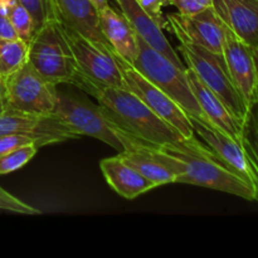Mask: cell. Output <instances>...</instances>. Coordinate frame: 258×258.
<instances>
[{
  "label": "cell",
  "instance_id": "cell-26",
  "mask_svg": "<svg viewBox=\"0 0 258 258\" xmlns=\"http://www.w3.org/2000/svg\"><path fill=\"white\" fill-rule=\"evenodd\" d=\"M0 209L2 211H9L18 214H27V216H37L42 212L29 204L24 203L19 198L14 197L0 186Z\"/></svg>",
  "mask_w": 258,
  "mask_h": 258
},
{
  "label": "cell",
  "instance_id": "cell-16",
  "mask_svg": "<svg viewBox=\"0 0 258 258\" xmlns=\"http://www.w3.org/2000/svg\"><path fill=\"white\" fill-rule=\"evenodd\" d=\"M123 17L127 19L133 29L139 37L143 38L154 49L165 55L176 67L186 70L185 64L180 59L176 50L171 47L168 38L164 35L163 29L155 23V20L139 5L136 0H116Z\"/></svg>",
  "mask_w": 258,
  "mask_h": 258
},
{
  "label": "cell",
  "instance_id": "cell-7",
  "mask_svg": "<svg viewBox=\"0 0 258 258\" xmlns=\"http://www.w3.org/2000/svg\"><path fill=\"white\" fill-rule=\"evenodd\" d=\"M53 112L57 113L80 136L97 139L120 153L123 150L121 140L115 133L118 123L101 105H95L87 98L63 92L57 87Z\"/></svg>",
  "mask_w": 258,
  "mask_h": 258
},
{
  "label": "cell",
  "instance_id": "cell-22",
  "mask_svg": "<svg viewBox=\"0 0 258 258\" xmlns=\"http://www.w3.org/2000/svg\"><path fill=\"white\" fill-rule=\"evenodd\" d=\"M5 13L17 32L18 38L29 43L35 33L34 22L29 12L18 0H9L5 5Z\"/></svg>",
  "mask_w": 258,
  "mask_h": 258
},
{
  "label": "cell",
  "instance_id": "cell-15",
  "mask_svg": "<svg viewBox=\"0 0 258 258\" xmlns=\"http://www.w3.org/2000/svg\"><path fill=\"white\" fill-rule=\"evenodd\" d=\"M54 18L92 42L110 45L101 30L98 10L91 0H50Z\"/></svg>",
  "mask_w": 258,
  "mask_h": 258
},
{
  "label": "cell",
  "instance_id": "cell-33",
  "mask_svg": "<svg viewBox=\"0 0 258 258\" xmlns=\"http://www.w3.org/2000/svg\"><path fill=\"white\" fill-rule=\"evenodd\" d=\"M254 59H256V63H257V68H258V54L254 55Z\"/></svg>",
  "mask_w": 258,
  "mask_h": 258
},
{
  "label": "cell",
  "instance_id": "cell-32",
  "mask_svg": "<svg viewBox=\"0 0 258 258\" xmlns=\"http://www.w3.org/2000/svg\"><path fill=\"white\" fill-rule=\"evenodd\" d=\"M91 2H92V4L95 5L97 10L103 9V8L108 5V0H91Z\"/></svg>",
  "mask_w": 258,
  "mask_h": 258
},
{
  "label": "cell",
  "instance_id": "cell-28",
  "mask_svg": "<svg viewBox=\"0 0 258 258\" xmlns=\"http://www.w3.org/2000/svg\"><path fill=\"white\" fill-rule=\"evenodd\" d=\"M32 144L37 146L34 139L29 138V136L22 135V134H7V135H0V155L8 153V151L14 150V149L22 148V146L32 145Z\"/></svg>",
  "mask_w": 258,
  "mask_h": 258
},
{
  "label": "cell",
  "instance_id": "cell-30",
  "mask_svg": "<svg viewBox=\"0 0 258 258\" xmlns=\"http://www.w3.org/2000/svg\"><path fill=\"white\" fill-rule=\"evenodd\" d=\"M18 38L17 32L13 28L5 9L0 8V39H15Z\"/></svg>",
  "mask_w": 258,
  "mask_h": 258
},
{
  "label": "cell",
  "instance_id": "cell-17",
  "mask_svg": "<svg viewBox=\"0 0 258 258\" xmlns=\"http://www.w3.org/2000/svg\"><path fill=\"white\" fill-rule=\"evenodd\" d=\"M185 73L191 91L203 111L206 121L234 141L242 144V123L229 112L226 105L199 80L198 76L190 68H186Z\"/></svg>",
  "mask_w": 258,
  "mask_h": 258
},
{
  "label": "cell",
  "instance_id": "cell-21",
  "mask_svg": "<svg viewBox=\"0 0 258 258\" xmlns=\"http://www.w3.org/2000/svg\"><path fill=\"white\" fill-rule=\"evenodd\" d=\"M28 60V43L20 38L0 39V76L3 78L19 70Z\"/></svg>",
  "mask_w": 258,
  "mask_h": 258
},
{
  "label": "cell",
  "instance_id": "cell-8",
  "mask_svg": "<svg viewBox=\"0 0 258 258\" xmlns=\"http://www.w3.org/2000/svg\"><path fill=\"white\" fill-rule=\"evenodd\" d=\"M7 110L28 113H52L57 86L48 82L29 60L4 78Z\"/></svg>",
  "mask_w": 258,
  "mask_h": 258
},
{
  "label": "cell",
  "instance_id": "cell-12",
  "mask_svg": "<svg viewBox=\"0 0 258 258\" xmlns=\"http://www.w3.org/2000/svg\"><path fill=\"white\" fill-rule=\"evenodd\" d=\"M222 54L232 82L249 108L258 101V68L253 50L224 25Z\"/></svg>",
  "mask_w": 258,
  "mask_h": 258
},
{
  "label": "cell",
  "instance_id": "cell-2",
  "mask_svg": "<svg viewBox=\"0 0 258 258\" xmlns=\"http://www.w3.org/2000/svg\"><path fill=\"white\" fill-rule=\"evenodd\" d=\"M91 96L97 98L98 103L121 127L150 145L163 146L186 140L175 127L126 88L93 87Z\"/></svg>",
  "mask_w": 258,
  "mask_h": 258
},
{
  "label": "cell",
  "instance_id": "cell-31",
  "mask_svg": "<svg viewBox=\"0 0 258 258\" xmlns=\"http://www.w3.org/2000/svg\"><path fill=\"white\" fill-rule=\"evenodd\" d=\"M7 110V101H5V85L4 78L0 76V115Z\"/></svg>",
  "mask_w": 258,
  "mask_h": 258
},
{
  "label": "cell",
  "instance_id": "cell-13",
  "mask_svg": "<svg viewBox=\"0 0 258 258\" xmlns=\"http://www.w3.org/2000/svg\"><path fill=\"white\" fill-rule=\"evenodd\" d=\"M166 29L170 32L178 30L206 49L217 54L223 53L224 24L212 5L188 15L173 13L166 15Z\"/></svg>",
  "mask_w": 258,
  "mask_h": 258
},
{
  "label": "cell",
  "instance_id": "cell-29",
  "mask_svg": "<svg viewBox=\"0 0 258 258\" xmlns=\"http://www.w3.org/2000/svg\"><path fill=\"white\" fill-rule=\"evenodd\" d=\"M171 5L178 9L179 14L188 15L211 7L212 0H170Z\"/></svg>",
  "mask_w": 258,
  "mask_h": 258
},
{
  "label": "cell",
  "instance_id": "cell-25",
  "mask_svg": "<svg viewBox=\"0 0 258 258\" xmlns=\"http://www.w3.org/2000/svg\"><path fill=\"white\" fill-rule=\"evenodd\" d=\"M32 15L35 30L39 29L48 20L54 19L50 0H18Z\"/></svg>",
  "mask_w": 258,
  "mask_h": 258
},
{
  "label": "cell",
  "instance_id": "cell-19",
  "mask_svg": "<svg viewBox=\"0 0 258 258\" xmlns=\"http://www.w3.org/2000/svg\"><path fill=\"white\" fill-rule=\"evenodd\" d=\"M98 20L110 47L121 58L133 63L138 55V35L122 13L107 5L98 10Z\"/></svg>",
  "mask_w": 258,
  "mask_h": 258
},
{
  "label": "cell",
  "instance_id": "cell-18",
  "mask_svg": "<svg viewBox=\"0 0 258 258\" xmlns=\"http://www.w3.org/2000/svg\"><path fill=\"white\" fill-rule=\"evenodd\" d=\"M100 168L105 180L118 196L133 201L141 194L156 188L155 184L145 178L139 170H136L131 164L118 155L102 159L100 161Z\"/></svg>",
  "mask_w": 258,
  "mask_h": 258
},
{
  "label": "cell",
  "instance_id": "cell-24",
  "mask_svg": "<svg viewBox=\"0 0 258 258\" xmlns=\"http://www.w3.org/2000/svg\"><path fill=\"white\" fill-rule=\"evenodd\" d=\"M37 151L38 148L32 144V145H25L2 154L0 155V175L22 169L34 158Z\"/></svg>",
  "mask_w": 258,
  "mask_h": 258
},
{
  "label": "cell",
  "instance_id": "cell-5",
  "mask_svg": "<svg viewBox=\"0 0 258 258\" xmlns=\"http://www.w3.org/2000/svg\"><path fill=\"white\" fill-rule=\"evenodd\" d=\"M138 35V34H136ZM144 77L173 98L188 116L206 120L188 82L185 70L176 67L171 60L138 35V55L131 63Z\"/></svg>",
  "mask_w": 258,
  "mask_h": 258
},
{
  "label": "cell",
  "instance_id": "cell-1",
  "mask_svg": "<svg viewBox=\"0 0 258 258\" xmlns=\"http://www.w3.org/2000/svg\"><path fill=\"white\" fill-rule=\"evenodd\" d=\"M151 151L175 174V183L214 189L244 201L257 202L253 188L232 171L208 146L199 143L196 136L180 143L151 146Z\"/></svg>",
  "mask_w": 258,
  "mask_h": 258
},
{
  "label": "cell",
  "instance_id": "cell-23",
  "mask_svg": "<svg viewBox=\"0 0 258 258\" xmlns=\"http://www.w3.org/2000/svg\"><path fill=\"white\" fill-rule=\"evenodd\" d=\"M242 145L258 171V101L249 106L242 126Z\"/></svg>",
  "mask_w": 258,
  "mask_h": 258
},
{
  "label": "cell",
  "instance_id": "cell-4",
  "mask_svg": "<svg viewBox=\"0 0 258 258\" xmlns=\"http://www.w3.org/2000/svg\"><path fill=\"white\" fill-rule=\"evenodd\" d=\"M171 33L179 40V52L184 58L185 67L198 76L243 126L248 107L229 77L223 54L206 49L178 30H171Z\"/></svg>",
  "mask_w": 258,
  "mask_h": 258
},
{
  "label": "cell",
  "instance_id": "cell-10",
  "mask_svg": "<svg viewBox=\"0 0 258 258\" xmlns=\"http://www.w3.org/2000/svg\"><path fill=\"white\" fill-rule=\"evenodd\" d=\"M22 134L34 139L38 149L52 144L80 139L57 113H28L5 110L0 115V135Z\"/></svg>",
  "mask_w": 258,
  "mask_h": 258
},
{
  "label": "cell",
  "instance_id": "cell-20",
  "mask_svg": "<svg viewBox=\"0 0 258 258\" xmlns=\"http://www.w3.org/2000/svg\"><path fill=\"white\" fill-rule=\"evenodd\" d=\"M150 144H140L131 150L121 151V156L134 166L136 170L140 171L148 180L155 184L156 188L165 184L175 183V174L155 158L151 151Z\"/></svg>",
  "mask_w": 258,
  "mask_h": 258
},
{
  "label": "cell",
  "instance_id": "cell-27",
  "mask_svg": "<svg viewBox=\"0 0 258 258\" xmlns=\"http://www.w3.org/2000/svg\"><path fill=\"white\" fill-rule=\"evenodd\" d=\"M141 8L155 20L161 29H166L168 20L163 13V8L171 5L170 0H136Z\"/></svg>",
  "mask_w": 258,
  "mask_h": 258
},
{
  "label": "cell",
  "instance_id": "cell-14",
  "mask_svg": "<svg viewBox=\"0 0 258 258\" xmlns=\"http://www.w3.org/2000/svg\"><path fill=\"white\" fill-rule=\"evenodd\" d=\"M223 24L258 54V0H212Z\"/></svg>",
  "mask_w": 258,
  "mask_h": 258
},
{
  "label": "cell",
  "instance_id": "cell-3",
  "mask_svg": "<svg viewBox=\"0 0 258 258\" xmlns=\"http://www.w3.org/2000/svg\"><path fill=\"white\" fill-rule=\"evenodd\" d=\"M28 60L53 85L70 83L80 88L82 77L60 23L50 19L35 30L28 43Z\"/></svg>",
  "mask_w": 258,
  "mask_h": 258
},
{
  "label": "cell",
  "instance_id": "cell-11",
  "mask_svg": "<svg viewBox=\"0 0 258 258\" xmlns=\"http://www.w3.org/2000/svg\"><path fill=\"white\" fill-rule=\"evenodd\" d=\"M194 134L204 141L207 146L231 169L253 188L258 203V171L243 145L229 138L206 120L189 116Z\"/></svg>",
  "mask_w": 258,
  "mask_h": 258
},
{
  "label": "cell",
  "instance_id": "cell-6",
  "mask_svg": "<svg viewBox=\"0 0 258 258\" xmlns=\"http://www.w3.org/2000/svg\"><path fill=\"white\" fill-rule=\"evenodd\" d=\"M60 25L82 77L81 90L91 95L93 87L126 88L110 45L92 42L75 30Z\"/></svg>",
  "mask_w": 258,
  "mask_h": 258
},
{
  "label": "cell",
  "instance_id": "cell-9",
  "mask_svg": "<svg viewBox=\"0 0 258 258\" xmlns=\"http://www.w3.org/2000/svg\"><path fill=\"white\" fill-rule=\"evenodd\" d=\"M111 52H112L113 58H115L116 63H117L118 68L122 73L126 90L138 96L156 115L160 116L168 123H170L173 127H175L183 135V138H194L196 134H194L188 113L173 98L169 97L160 88L146 80L131 63L121 58L112 48H111Z\"/></svg>",
  "mask_w": 258,
  "mask_h": 258
}]
</instances>
